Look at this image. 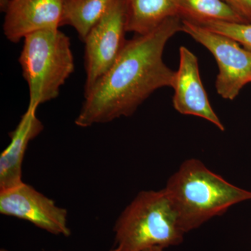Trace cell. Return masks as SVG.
Here are the masks:
<instances>
[{
  "label": "cell",
  "mask_w": 251,
  "mask_h": 251,
  "mask_svg": "<svg viewBox=\"0 0 251 251\" xmlns=\"http://www.w3.org/2000/svg\"><path fill=\"white\" fill-rule=\"evenodd\" d=\"M144 251H164V249L161 247H153L150 249H147Z\"/></svg>",
  "instance_id": "cell-17"
},
{
  "label": "cell",
  "mask_w": 251,
  "mask_h": 251,
  "mask_svg": "<svg viewBox=\"0 0 251 251\" xmlns=\"http://www.w3.org/2000/svg\"><path fill=\"white\" fill-rule=\"evenodd\" d=\"M173 106L182 115L207 120L221 130L225 126L211 107L200 75L198 57L184 46L179 49V69L175 72Z\"/></svg>",
  "instance_id": "cell-8"
},
{
  "label": "cell",
  "mask_w": 251,
  "mask_h": 251,
  "mask_svg": "<svg viewBox=\"0 0 251 251\" xmlns=\"http://www.w3.org/2000/svg\"><path fill=\"white\" fill-rule=\"evenodd\" d=\"M247 23H251V0H223Z\"/></svg>",
  "instance_id": "cell-15"
},
{
  "label": "cell",
  "mask_w": 251,
  "mask_h": 251,
  "mask_svg": "<svg viewBox=\"0 0 251 251\" xmlns=\"http://www.w3.org/2000/svg\"><path fill=\"white\" fill-rule=\"evenodd\" d=\"M36 112L35 109L27 108L17 126L9 133L11 142L0 155V191L23 183L22 165L28 145L44 128Z\"/></svg>",
  "instance_id": "cell-10"
},
{
  "label": "cell",
  "mask_w": 251,
  "mask_h": 251,
  "mask_svg": "<svg viewBox=\"0 0 251 251\" xmlns=\"http://www.w3.org/2000/svg\"><path fill=\"white\" fill-rule=\"evenodd\" d=\"M62 9V0H9L4 11V34L17 44L36 31L59 29Z\"/></svg>",
  "instance_id": "cell-9"
},
{
  "label": "cell",
  "mask_w": 251,
  "mask_h": 251,
  "mask_svg": "<svg viewBox=\"0 0 251 251\" xmlns=\"http://www.w3.org/2000/svg\"><path fill=\"white\" fill-rule=\"evenodd\" d=\"M181 29L182 19L174 16L127 41L113 66L85 94L75 125L85 128L131 116L155 91L173 87L175 72L163 62V54L167 43Z\"/></svg>",
  "instance_id": "cell-1"
},
{
  "label": "cell",
  "mask_w": 251,
  "mask_h": 251,
  "mask_svg": "<svg viewBox=\"0 0 251 251\" xmlns=\"http://www.w3.org/2000/svg\"><path fill=\"white\" fill-rule=\"evenodd\" d=\"M0 214L29 221L54 235L72 234L67 225V209L24 182L0 191Z\"/></svg>",
  "instance_id": "cell-7"
},
{
  "label": "cell",
  "mask_w": 251,
  "mask_h": 251,
  "mask_svg": "<svg viewBox=\"0 0 251 251\" xmlns=\"http://www.w3.org/2000/svg\"><path fill=\"white\" fill-rule=\"evenodd\" d=\"M71 46L69 36L59 29L36 31L25 38L18 62L29 87L27 108L36 110L58 97L75 69Z\"/></svg>",
  "instance_id": "cell-4"
},
{
  "label": "cell",
  "mask_w": 251,
  "mask_h": 251,
  "mask_svg": "<svg viewBox=\"0 0 251 251\" xmlns=\"http://www.w3.org/2000/svg\"><path fill=\"white\" fill-rule=\"evenodd\" d=\"M9 1V0H0V7H1V11H4L5 7Z\"/></svg>",
  "instance_id": "cell-16"
},
{
  "label": "cell",
  "mask_w": 251,
  "mask_h": 251,
  "mask_svg": "<svg viewBox=\"0 0 251 251\" xmlns=\"http://www.w3.org/2000/svg\"><path fill=\"white\" fill-rule=\"evenodd\" d=\"M127 32L143 35L168 18L179 16L177 0H124Z\"/></svg>",
  "instance_id": "cell-11"
},
{
  "label": "cell",
  "mask_w": 251,
  "mask_h": 251,
  "mask_svg": "<svg viewBox=\"0 0 251 251\" xmlns=\"http://www.w3.org/2000/svg\"><path fill=\"white\" fill-rule=\"evenodd\" d=\"M163 189L185 234L251 200V191L231 184L196 158L183 162Z\"/></svg>",
  "instance_id": "cell-2"
},
{
  "label": "cell",
  "mask_w": 251,
  "mask_h": 251,
  "mask_svg": "<svg viewBox=\"0 0 251 251\" xmlns=\"http://www.w3.org/2000/svg\"><path fill=\"white\" fill-rule=\"evenodd\" d=\"M178 15L198 25L209 22L247 23L223 0H177Z\"/></svg>",
  "instance_id": "cell-13"
},
{
  "label": "cell",
  "mask_w": 251,
  "mask_h": 251,
  "mask_svg": "<svg viewBox=\"0 0 251 251\" xmlns=\"http://www.w3.org/2000/svg\"><path fill=\"white\" fill-rule=\"evenodd\" d=\"M117 0H62L61 27L72 26L83 42L91 29Z\"/></svg>",
  "instance_id": "cell-12"
},
{
  "label": "cell",
  "mask_w": 251,
  "mask_h": 251,
  "mask_svg": "<svg viewBox=\"0 0 251 251\" xmlns=\"http://www.w3.org/2000/svg\"><path fill=\"white\" fill-rule=\"evenodd\" d=\"M199 25L228 36L246 49L251 51V23L209 22Z\"/></svg>",
  "instance_id": "cell-14"
},
{
  "label": "cell",
  "mask_w": 251,
  "mask_h": 251,
  "mask_svg": "<svg viewBox=\"0 0 251 251\" xmlns=\"http://www.w3.org/2000/svg\"><path fill=\"white\" fill-rule=\"evenodd\" d=\"M110 251H144L179 245L184 232L164 189L142 191L115 222Z\"/></svg>",
  "instance_id": "cell-3"
},
{
  "label": "cell",
  "mask_w": 251,
  "mask_h": 251,
  "mask_svg": "<svg viewBox=\"0 0 251 251\" xmlns=\"http://www.w3.org/2000/svg\"><path fill=\"white\" fill-rule=\"evenodd\" d=\"M0 251H9L6 250V249H1V250H0Z\"/></svg>",
  "instance_id": "cell-18"
},
{
  "label": "cell",
  "mask_w": 251,
  "mask_h": 251,
  "mask_svg": "<svg viewBox=\"0 0 251 251\" xmlns=\"http://www.w3.org/2000/svg\"></svg>",
  "instance_id": "cell-19"
},
{
  "label": "cell",
  "mask_w": 251,
  "mask_h": 251,
  "mask_svg": "<svg viewBox=\"0 0 251 251\" xmlns=\"http://www.w3.org/2000/svg\"><path fill=\"white\" fill-rule=\"evenodd\" d=\"M126 16L124 0H117L91 29L85 41V94L108 72L125 49Z\"/></svg>",
  "instance_id": "cell-6"
},
{
  "label": "cell",
  "mask_w": 251,
  "mask_h": 251,
  "mask_svg": "<svg viewBox=\"0 0 251 251\" xmlns=\"http://www.w3.org/2000/svg\"><path fill=\"white\" fill-rule=\"evenodd\" d=\"M214 56L219 67L216 90L226 100H232L244 86L251 82V51L224 34H219L186 20L182 29Z\"/></svg>",
  "instance_id": "cell-5"
}]
</instances>
